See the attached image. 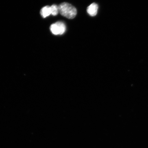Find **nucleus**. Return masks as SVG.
Masks as SVG:
<instances>
[{
    "mask_svg": "<svg viewBox=\"0 0 148 148\" xmlns=\"http://www.w3.org/2000/svg\"><path fill=\"white\" fill-rule=\"evenodd\" d=\"M59 12L62 16L69 19H73L77 14L76 9L67 3H63L58 5Z\"/></svg>",
    "mask_w": 148,
    "mask_h": 148,
    "instance_id": "obj_1",
    "label": "nucleus"
},
{
    "mask_svg": "<svg viewBox=\"0 0 148 148\" xmlns=\"http://www.w3.org/2000/svg\"><path fill=\"white\" fill-rule=\"evenodd\" d=\"M40 14L43 18H45L51 14V6L47 5L43 7L40 12Z\"/></svg>",
    "mask_w": 148,
    "mask_h": 148,
    "instance_id": "obj_4",
    "label": "nucleus"
},
{
    "mask_svg": "<svg viewBox=\"0 0 148 148\" xmlns=\"http://www.w3.org/2000/svg\"><path fill=\"white\" fill-rule=\"evenodd\" d=\"M98 5L95 3H93L88 7L87 12L90 16H95L97 14L98 11Z\"/></svg>",
    "mask_w": 148,
    "mask_h": 148,
    "instance_id": "obj_3",
    "label": "nucleus"
},
{
    "mask_svg": "<svg viewBox=\"0 0 148 148\" xmlns=\"http://www.w3.org/2000/svg\"><path fill=\"white\" fill-rule=\"evenodd\" d=\"M51 14L56 16L58 14L59 12L58 6L56 5H53L51 6Z\"/></svg>",
    "mask_w": 148,
    "mask_h": 148,
    "instance_id": "obj_5",
    "label": "nucleus"
},
{
    "mask_svg": "<svg viewBox=\"0 0 148 148\" xmlns=\"http://www.w3.org/2000/svg\"><path fill=\"white\" fill-rule=\"evenodd\" d=\"M50 29L51 33L53 34L62 35L65 32L66 26L63 22L58 21L51 25Z\"/></svg>",
    "mask_w": 148,
    "mask_h": 148,
    "instance_id": "obj_2",
    "label": "nucleus"
}]
</instances>
